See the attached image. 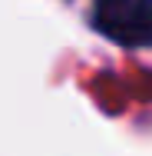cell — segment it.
<instances>
[{
  "mask_svg": "<svg viewBox=\"0 0 152 156\" xmlns=\"http://www.w3.org/2000/svg\"><path fill=\"white\" fill-rule=\"evenodd\" d=\"M93 20L122 47L152 43V0H96Z\"/></svg>",
  "mask_w": 152,
  "mask_h": 156,
  "instance_id": "1",
  "label": "cell"
}]
</instances>
